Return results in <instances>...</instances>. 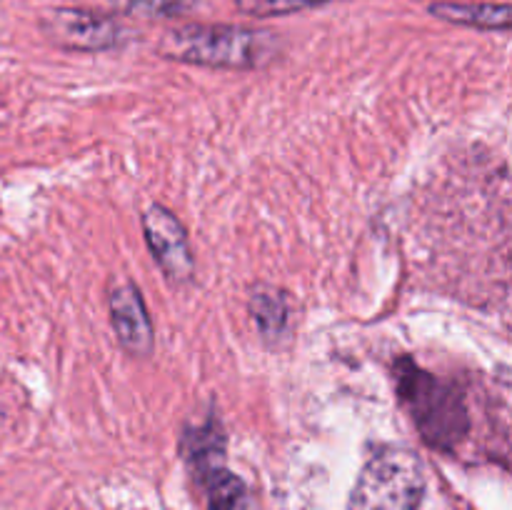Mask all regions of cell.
Returning <instances> with one entry per match:
<instances>
[{
	"label": "cell",
	"instance_id": "cell-1",
	"mask_svg": "<svg viewBox=\"0 0 512 510\" xmlns=\"http://www.w3.org/2000/svg\"><path fill=\"white\" fill-rule=\"evenodd\" d=\"M398 400L408 410L420 438L440 453H453L470 433V410L465 393L440 375L430 373L413 358H398L393 365Z\"/></svg>",
	"mask_w": 512,
	"mask_h": 510
},
{
	"label": "cell",
	"instance_id": "cell-2",
	"mask_svg": "<svg viewBox=\"0 0 512 510\" xmlns=\"http://www.w3.org/2000/svg\"><path fill=\"white\" fill-rule=\"evenodd\" d=\"M278 33L238 25H178L160 35L158 53L185 65L218 70H258L280 55Z\"/></svg>",
	"mask_w": 512,
	"mask_h": 510
},
{
	"label": "cell",
	"instance_id": "cell-3",
	"mask_svg": "<svg viewBox=\"0 0 512 510\" xmlns=\"http://www.w3.org/2000/svg\"><path fill=\"white\" fill-rule=\"evenodd\" d=\"M425 498L423 460L410 448L378 450L360 470L348 510H418Z\"/></svg>",
	"mask_w": 512,
	"mask_h": 510
},
{
	"label": "cell",
	"instance_id": "cell-4",
	"mask_svg": "<svg viewBox=\"0 0 512 510\" xmlns=\"http://www.w3.org/2000/svg\"><path fill=\"white\" fill-rule=\"evenodd\" d=\"M45 38L55 48L73 53H103L128 40V28L110 15L88 8H55L40 20Z\"/></svg>",
	"mask_w": 512,
	"mask_h": 510
},
{
	"label": "cell",
	"instance_id": "cell-5",
	"mask_svg": "<svg viewBox=\"0 0 512 510\" xmlns=\"http://www.w3.org/2000/svg\"><path fill=\"white\" fill-rule=\"evenodd\" d=\"M143 238L153 255L155 265L163 270L165 278L175 285L190 283L195 275V258L190 248L188 230L178 215L160 203H150L143 210Z\"/></svg>",
	"mask_w": 512,
	"mask_h": 510
},
{
	"label": "cell",
	"instance_id": "cell-6",
	"mask_svg": "<svg viewBox=\"0 0 512 510\" xmlns=\"http://www.w3.org/2000/svg\"><path fill=\"white\" fill-rule=\"evenodd\" d=\"M108 315L120 348L133 358H150L155 350V330L145 308L143 293L133 280H120L108 293Z\"/></svg>",
	"mask_w": 512,
	"mask_h": 510
},
{
	"label": "cell",
	"instance_id": "cell-7",
	"mask_svg": "<svg viewBox=\"0 0 512 510\" xmlns=\"http://www.w3.org/2000/svg\"><path fill=\"white\" fill-rule=\"evenodd\" d=\"M248 310L255 328H258V333L263 335L270 348L285 343L293 333L295 300L288 290L270 283H258L250 290Z\"/></svg>",
	"mask_w": 512,
	"mask_h": 510
},
{
	"label": "cell",
	"instance_id": "cell-8",
	"mask_svg": "<svg viewBox=\"0 0 512 510\" xmlns=\"http://www.w3.org/2000/svg\"><path fill=\"white\" fill-rule=\"evenodd\" d=\"M225 453H228V435L215 415H208L203 423L188 425L180 438V455L195 480H203L205 475L225 468Z\"/></svg>",
	"mask_w": 512,
	"mask_h": 510
},
{
	"label": "cell",
	"instance_id": "cell-9",
	"mask_svg": "<svg viewBox=\"0 0 512 510\" xmlns=\"http://www.w3.org/2000/svg\"><path fill=\"white\" fill-rule=\"evenodd\" d=\"M430 15L453 25H465V28L478 30H510L512 10L508 3H433L428 8Z\"/></svg>",
	"mask_w": 512,
	"mask_h": 510
},
{
	"label": "cell",
	"instance_id": "cell-10",
	"mask_svg": "<svg viewBox=\"0 0 512 510\" xmlns=\"http://www.w3.org/2000/svg\"><path fill=\"white\" fill-rule=\"evenodd\" d=\"M198 483L205 490L208 510H250L248 485L243 483V478L230 473L228 468L215 470Z\"/></svg>",
	"mask_w": 512,
	"mask_h": 510
},
{
	"label": "cell",
	"instance_id": "cell-11",
	"mask_svg": "<svg viewBox=\"0 0 512 510\" xmlns=\"http://www.w3.org/2000/svg\"><path fill=\"white\" fill-rule=\"evenodd\" d=\"M88 10L105 15H135V18H173L185 13L193 0H80Z\"/></svg>",
	"mask_w": 512,
	"mask_h": 510
},
{
	"label": "cell",
	"instance_id": "cell-12",
	"mask_svg": "<svg viewBox=\"0 0 512 510\" xmlns=\"http://www.w3.org/2000/svg\"><path fill=\"white\" fill-rule=\"evenodd\" d=\"M238 10L253 18H278V15L300 13V10L318 8L330 0H235Z\"/></svg>",
	"mask_w": 512,
	"mask_h": 510
}]
</instances>
